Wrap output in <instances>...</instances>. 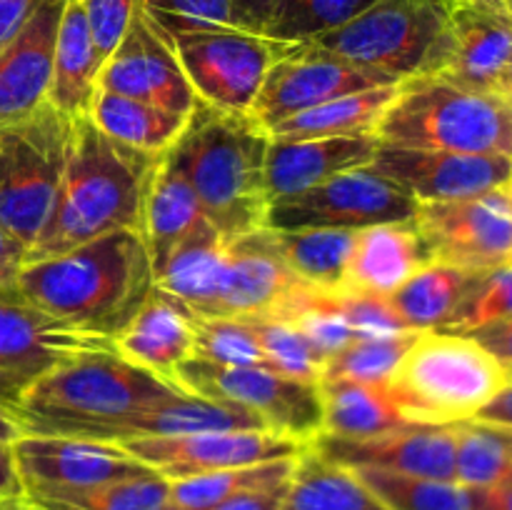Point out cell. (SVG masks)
<instances>
[{
  "mask_svg": "<svg viewBox=\"0 0 512 510\" xmlns=\"http://www.w3.org/2000/svg\"><path fill=\"white\" fill-rule=\"evenodd\" d=\"M160 155L118 143L90 115L73 118L63 180L48 223L28 250V263L115 230L143 233L145 200Z\"/></svg>",
  "mask_w": 512,
  "mask_h": 510,
  "instance_id": "1",
  "label": "cell"
},
{
  "mask_svg": "<svg viewBox=\"0 0 512 510\" xmlns=\"http://www.w3.org/2000/svg\"><path fill=\"white\" fill-rule=\"evenodd\" d=\"M155 290V268L140 230H115L53 258L30 260L18 293L35 308L115 340Z\"/></svg>",
  "mask_w": 512,
  "mask_h": 510,
  "instance_id": "2",
  "label": "cell"
},
{
  "mask_svg": "<svg viewBox=\"0 0 512 510\" xmlns=\"http://www.w3.org/2000/svg\"><path fill=\"white\" fill-rule=\"evenodd\" d=\"M183 393L178 383L130 363L115 348L78 355L38 380L13 420L25 435L110 443L133 415Z\"/></svg>",
  "mask_w": 512,
  "mask_h": 510,
  "instance_id": "3",
  "label": "cell"
},
{
  "mask_svg": "<svg viewBox=\"0 0 512 510\" xmlns=\"http://www.w3.org/2000/svg\"><path fill=\"white\" fill-rule=\"evenodd\" d=\"M270 133L250 113H230L198 98L183 133L168 148L225 240L265 228V155Z\"/></svg>",
  "mask_w": 512,
  "mask_h": 510,
  "instance_id": "4",
  "label": "cell"
},
{
  "mask_svg": "<svg viewBox=\"0 0 512 510\" xmlns=\"http://www.w3.org/2000/svg\"><path fill=\"white\" fill-rule=\"evenodd\" d=\"M375 135L400 148L512 158V100L500 90L418 75L398 83Z\"/></svg>",
  "mask_w": 512,
  "mask_h": 510,
  "instance_id": "5",
  "label": "cell"
},
{
  "mask_svg": "<svg viewBox=\"0 0 512 510\" xmlns=\"http://www.w3.org/2000/svg\"><path fill=\"white\" fill-rule=\"evenodd\" d=\"M508 380V368L470 335L420 330L385 388L408 423L453 425L478 418Z\"/></svg>",
  "mask_w": 512,
  "mask_h": 510,
  "instance_id": "6",
  "label": "cell"
},
{
  "mask_svg": "<svg viewBox=\"0 0 512 510\" xmlns=\"http://www.w3.org/2000/svg\"><path fill=\"white\" fill-rule=\"evenodd\" d=\"M453 0H375L350 23L308 40L388 83L440 75Z\"/></svg>",
  "mask_w": 512,
  "mask_h": 510,
  "instance_id": "7",
  "label": "cell"
},
{
  "mask_svg": "<svg viewBox=\"0 0 512 510\" xmlns=\"http://www.w3.org/2000/svg\"><path fill=\"white\" fill-rule=\"evenodd\" d=\"M73 118L50 103L30 118L0 130V225L25 248H33L50 218Z\"/></svg>",
  "mask_w": 512,
  "mask_h": 510,
  "instance_id": "8",
  "label": "cell"
},
{
  "mask_svg": "<svg viewBox=\"0 0 512 510\" xmlns=\"http://www.w3.org/2000/svg\"><path fill=\"white\" fill-rule=\"evenodd\" d=\"M173 383L198 398L248 410L273 433L305 443L323 433L318 383H303L270 368H228L200 358L180 363Z\"/></svg>",
  "mask_w": 512,
  "mask_h": 510,
  "instance_id": "9",
  "label": "cell"
},
{
  "mask_svg": "<svg viewBox=\"0 0 512 510\" xmlns=\"http://www.w3.org/2000/svg\"><path fill=\"white\" fill-rule=\"evenodd\" d=\"M418 200L373 165L345 170L298 195L270 200L265 228L363 230L403 223L418 213Z\"/></svg>",
  "mask_w": 512,
  "mask_h": 510,
  "instance_id": "10",
  "label": "cell"
},
{
  "mask_svg": "<svg viewBox=\"0 0 512 510\" xmlns=\"http://www.w3.org/2000/svg\"><path fill=\"white\" fill-rule=\"evenodd\" d=\"M168 38L195 95L230 113H250L270 65L288 48V43L238 28L185 30Z\"/></svg>",
  "mask_w": 512,
  "mask_h": 510,
  "instance_id": "11",
  "label": "cell"
},
{
  "mask_svg": "<svg viewBox=\"0 0 512 510\" xmlns=\"http://www.w3.org/2000/svg\"><path fill=\"white\" fill-rule=\"evenodd\" d=\"M110 348H115L113 340L35 308L18 290L0 293V408L13 415L25 393L50 370Z\"/></svg>",
  "mask_w": 512,
  "mask_h": 510,
  "instance_id": "12",
  "label": "cell"
},
{
  "mask_svg": "<svg viewBox=\"0 0 512 510\" xmlns=\"http://www.w3.org/2000/svg\"><path fill=\"white\" fill-rule=\"evenodd\" d=\"M415 223L433 263L473 273L512 263V203L505 188L453 203H420Z\"/></svg>",
  "mask_w": 512,
  "mask_h": 510,
  "instance_id": "13",
  "label": "cell"
},
{
  "mask_svg": "<svg viewBox=\"0 0 512 510\" xmlns=\"http://www.w3.org/2000/svg\"><path fill=\"white\" fill-rule=\"evenodd\" d=\"M380 85L395 83H388L380 75L368 73L310 43H288V48L270 65L250 115L265 130H270L290 115H298L340 95L360 93Z\"/></svg>",
  "mask_w": 512,
  "mask_h": 510,
  "instance_id": "14",
  "label": "cell"
},
{
  "mask_svg": "<svg viewBox=\"0 0 512 510\" xmlns=\"http://www.w3.org/2000/svg\"><path fill=\"white\" fill-rule=\"evenodd\" d=\"M15 463L28 498L63 490H83L153 473L123 445L63 435H20Z\"/></svg>",
  "mask_w": 512,
  "mask_h": 510,
  "instance_id": "15",
  "label": "cell"
},
{
  "mask_svg": "<svg viewBox=\"0 0 512 510\" xmlns=\"http://www.w3.org/2000/svg\"><path fill=\"white\" fill-rule=\"evenodd\" d=\"M98 90L145 100L185 118L198 103L173 43L143 8L135 13L128 33L100 68Z\"/></svg>",
  "mask_w": 512,
  "mask_h": 510,
  "instance_id": "16",
  "label": "cell"
},
{
  "mask_svg": "<svg viewBox=\"0 0 512 510\" xmlns=\"http://www.w3.org/2000/svg\"><path fill=\"white\" fill-rule=\"evenodd\" d=\"M120 445L163 478L180 480L215 470L298 458L310 443L273 430H218L180 438H138Z\"/></svg>",
  "mask_w": 512,
  "mask_h": 510,
  "instance_id": "17",
  "label": "cell"
},
{
  "mask_svg": "<svg viewBox=\"0 0 512 510\" xmlns=\"http://www.w3.org/2000/svg\"><path fill=\"white\" fill-rule=\"evenodd\" d=\"M373 168L408 190L418 203H453L508 188L512 158L445 150L400 148L380 143Z\"/></svg>",
  "mask_w": 512,
  "mask_h": 510,
  "instance_id": "18",
  "label": "cell"
},
{
  "mask_svg": "<svg viewBox=\"0 0 512 510\" xmlns=\"http://www.w3.org/2000/svg\"><path fill=\"white\" fill-rule=\"evenodd\" d=\"M285 265L273 230L258 228L228 240L223 290L213 318H275L308 290Z\"/></svg>",
  "mask_w": 512,
  "mask_h": 510,
  "instance_id": "19",
  "label": "cell"
},
{
  "mask_svg": "<svg viewBox=\"0 0 512 510\" xmlns=\"http://www.w3.org/2000/svg\"><path fill=\"white\" fill-rule=\"evenodd\" d=\"M310 448L343 468H373L418 478L455 480V425L408 423L373 438L315 435Z\"/></svg>",
  "mask_w": 512,
  "mask_h": 510,
  "instance_id": "20",
  "label": "cell"
},
{
  "mask_svg": "<svg viewBox=\"0 0 512 510\" xmlns=\"http://www.w3.org/2000/svg\"><path fill=\"white\" fill-rule=\"evenodd\" d=\"M512 55L508 0H453L445 33L443 78L480 90H500Z\"/></svg>",
  "mask_w": 512,
  "mask_h": 510,
  "instance_id": "21",
  "label": "cell"
},
{
  "mask_svg": "<svg viewBox=\"0 0 512 510\" xmlns=\"http://www.w3.org/2000/svg\"><path fill=\"white\" fill-rule=\"evenodd\" d=\"M65 0H40L28 23L0 48V130L50 103L55 38Z\"/></svg>",
  "mask_w": 512,
  "mask_h": 510,
  "instance_id": "22",
  "label": "cell"
},
{
  "mask_svg": "<svg viewBox=\"0 0 512 510\" xmlns=\"http://www.w3.org/2000/svg\"><path fill=\"white\" fill-rule=\"evenodd\" d=\"M380 148L378 135L348 138L275 140L270 138L265 155V188L268 198H288L325 183L345 170L373 163Z\"/></svg>",
  "mask_w": 512,
  "mask_h": 510,
  "instance_id": "23",
  "label": "cell"
},
{
  "mask_svg": "<svg viewBox=\"0 0 512 510\" xmlns=\"http://www.w3.org/2000/svg\"><path fill=\"white\" fill-rule=\"evenodd\" d=\"M113 345L130 363L173 380L175 368L195 353V310L155 285Z\"/></svg>",
  "mask_w": 512,
  "mask_h": 510,
  "instance_id": "24",
  "label": "cell"
},
{
  "mask_svg": "<svg viewBox=\"0 0 512 510\" xmlns=\"http://www.w3.org/2000/svg\"><path fill=\"white\" fill-rule=\"evenodd\" d=\"M428 263H433V255L415 218L363 228L350 253L348 288L388 298Z\"/></svg>",
  "mask_w": 512,
  "mask_h": 510,
  "instance_id": "25",
  "label": "cell"
},
{
  "mask_svg": "<svg viewBox=\"0 0 512 510\" xmlns=\"http://www.w3.org/2000/svg\"><path fill=\"white\" fill-rule=\"evenodd\" d=\"M100 68L103 63L90 35L83 0H65L58 38H55L50 105L68 118L88 115L95 90H98Z\"/></svg>",
  "mask_w": 512,
  "mask_h": 510,
  "instance_id": "26",
  "label": "cell"
},
{
  "mask_svg": "<svg viewBox=\"0 0 512 510\" xmlns=\"http://www.w3.org/2000/svg\"><path fill=\"white\" fill-rule=\"evenodd\" d=\"M205 220L208 218H205L198 193L165 150L155 168L153 183H150L143 218V238L155 273L163 268L170 253Z\"/></svg>",
  "mask_w": 512,
  "mask_h": 510,
  "instance_id": "27",
  "label": "cell"
},
{
  "mask_svg": "<svg viewBox=\"0 0 512 510\" xmlns=\"http://www.w3.org/2000/svg\"><path fill=\"white\" fill-rule=\"evenodd\" d=\"M218 430H268L253 413L235 405L215 403L190 393H178L125 420L113 433L110 443L120 445L138 438H180Z\"/></svg>",
  "mask_w": 512,
  "mask_h": 510,
  "instance_id": "28",
  "label": "cell"
},
{
  "mask_svg": "<svg viewBox=\"0 0 512 510\" xmlns=\"http://www.w3.org/2000/svg\"><path fill=\"white\" fill-rule=\"evenodd\" d=\"M228 240L210 220L195 228L155 273V285L175 295L198 315H208L223 290Z\"/></svg>",
  "mask_w": 512,
  "mask_h": 510,
  "instance_id": "29",
  "label": "cell"
},
{
  "mask_svg": "<svg viewBox=\"0 0 512 510\" xmlns=\"http://www.w3.org/2000/svg\"><path fill=\"white\" fill-rule=\"evenodd\" d=\"M280 510H390L350 468L330 463L313 448L295 460Z\"/></svg>",
  "mask_w": 512,
  "mask_h": 510,
  "instance_id": "30",
  "label": "cell"
},
{
  "mask_svg": "<svg viewBox=\"0 0 512 510\" xmlns=\"http://www.w3.org/2000/svg\"><path fill=\"white\" fill-rule=\"evenodd\" d=\"M323 433L333 438H373L408 425L385 385L358 383L348 378H320Z\"/></svg>",
  "mask_w": 512,
  "mask_h": 510,
  "instance_id": "31",
  "label": "cell"
},
{
  "mask_svg": "<svg viewBox=\"0 0 512 510\" xmlns=\"http://www.w3.org/2000/svg\"><path fill=\"white\" fill-rule=\"evenodd\" d=\"M398 85L360 90L320 103L298 115L280 120L268 130L275 140L348 138V135H375L385 110L393 103Z\"/></svg>",
  "mask_w": 512,
  "mask_h": 510,
  "instance_id": "32",
  "label": "cell"
},
{
  "mask_svg": "<svg viewBox=\"0 0 512 510\" xmlns=\"http://www.w3.org/2000/svg\"><path fill=\"white\" fill-rule=\"evenodd\" d=\"M478 275L448 263H428L388 300L408 330H440L460 308Z\"/></svg>",
  "mask_w": 512,
  "mask_h": 510,
  "instance_id": "33",
  "label": "cell"
},
{
  "mask_svg": "<svg viewBox=\"0 0 512 510\" xmlns=\"http://www.w3.org/2000/svg\"><path fill=\"white\" fill-rule=\"evenodd\" d=\"M270 230V228H268ZM358 230L300 228L273 230L285 265L298 280L318 290L348 288V265Z\"/></svg>",
  "mask_w": 512,
  "mask_h": 510,
  "instance_id": "34",
  "label": "cell"
},
{
  "mask_svg": "<svg viewBox=\"0 0 512 510\" xmlns=\"http://www.w3.org/2000/svg\"><path fill=\"white\" fill-rule=\"evenodd\" d=\"M88 115L105 135L118 143L155 155L165 153L188 123L185 115L168 113L153 103L108 90H95Z\"/></svg>",
  "mask_w": 512,
  "mask_h": 510,
  "instance_id": "35",
  "label": "cell"
},
{
  "mask_svg": "<svg viewBox=\"0 0 512 510\" xmlns=\"http://www.w3.org/2000/svg\"><path fill=\"white\" fill-rule=\"evenodd\" d=\"M295 460L298 458L270 460V463L215 470V473H200L190 475V478L170 480L168 508L208 510L213 508V505H220L225 503V500L235 498V495L288 483L290 475H293Z\"/></svg>",
  "mask_w": 512,
  "mask_h": 510,
  "instance_id": "36",
  "label": "cell"
},
{
  "mask_svg": "<svg viewBox=\"0 0 512 510\" xmlns=\"http://www.w3.org/2000/svg\"><path fill=\"white\" fill-rule=\"evenodd\" d=\"M455 425V480L483 490L512 480V433L483 420Z\"/></svg>",
  "mask_w": 512,
  "mask_h": 510,
  "instance_id": "37",
  "label": "cell"
},
{
  "mask_svg": "<svg viewBox=\"0 0 512 510\" xmlns=\"http://www.w3.org/2000/svg\"><path fill=\"white\" fill-rule=\"evenodd\" d=\"M170 480L160 473H145L138 478L115 480L83 490L35 495L40 510H165L168 508Z\"/></svg>",
  "mask_w": 512,
  "mask_h": 510,
  "instance_id": "38",
  "label": "cell"
},
{
  "mask_svg": "<svg viewBox=\"0 0 512 510\" xmlns=\"http://www.w3.org/2000/svg\"><path fill=\"white\" fill-rule=\"evenodd\" d=\"M355 473L390 510H473V488H465L458 480L418 478L373 468H355Z\"/></svg>",
  "mask_w": 512,
  "mask_h": 510,
  "instance_id": "39",
  "label": "cell"
},
{
  "mask_svg": "<svg viewBox=\"0 0 512 510\" xmlns=\"http://www.w3.org/2000/svg\"><path fill=\"white\" fill-rule=\"evenodd\" d=\"M375 0H280L265 35L280 43H308L358 18Z\"/></svg>",
  "mask_w": 512,
  "mask_h": 510,
  "instance_id": "40",
  "label": "cell"
},
{
  "mask_svg": "<svg viewBox=\"0 0 512 510\" xmlns=\"http://www.w3.org/2000/svg\"><path fill=\"white\" fill-rule=\"evenodd\" d=\"M193 358L228 368H268L263 348L243 318H213L195 313Z\"/></svg>",
  "mask_w": 512,
  "mask_h": 510,
  "instance_id": "41",
  "label": "cell"
},
{
  "mask_svg": "<svg viewBox=\"0 0 512 510\" xmlns=\"http://www.w3.org/2000/svg\"><path fill=\"white\" fill-rule=\"evenodd\" d=\"M418 333L420 330H408V333L393 335V338L353 340L328 360L323 378H348L358 380V383L385 385L413 345V340L418 338Z\"/></svg>",
  "mask_w": 512,
  "mask_h": 510,
  "instance_id": "42",
  "label": "cell"
},
{
  "mask_svg": "<svg viewBox=\"0 0 512 510\" xmlns=\"http://www.w3.org/2000/svg\"><path fill=\"white\" fill-rule=\"evenodd\" d=\"M253 328L260 348L265 353V363L270 370L303 383H318L323 378L325 363L315 355L308 340L288 320L280 318H243Z\"/></svg>",
  "mask_w": 512,
  "mask_h": 510,
  "instance_id": "43",
  "label": "cell"
},
{
  "mask_svg": "<svg viewBox=\"0 0 512 510\" xmlns=\"http://www.w3.org/2000/svg\"><path fill=\"white\" fill-rule=\"evenodd\" d=\"M512 318V263L485 270L475 278L453 318L443 325V333L475 335L480 330Z\"/></svg>",
  "mask_w": 512,
  "mask_h": 510,
  "instance_id": "44",
  "label": "cell"
},
{
  "mask_svg": "<svg viewBox=\"0 0 512 510\" xmlns=\"http://www.w3.org/2000/svg\"><path fill=\"white\" fill-rule=\"evenodd\" d=\"M140 8L168 35L208 28L248 30L233 0H143Z\"/></svg>",
  "mask_w": 512,
  "mask_h": 510,
  "instance_id": "45",
  "label": "cell"
},
{
  "mask_svg": "<svg viewBox=\"0 0 512 510\" xmlns=\"http://www.w3.org/2000/svg\"><path fill=\"white\" fill-rule=\"evenodd\" d=\"M338 303L355 340L393 338V335L408 333V328L398 318V313H395L385 295L358 288H343L338 290Z\"/></svg>",
  "mask_w": 512,
  "mask_h": 510,
  "instance_id": "46",
  "label": "cell"
},
{
  "mask_svg": "<svg viewBox=\"0 0 512 510\" xmlns=\"http://www.w3.org/2000/svg\"><path fill=\"white\" fill-rule=\"evenodd\" d=\"M140 5L143 0H83L85 18H88L100 63H105L108 55L118 48Z\"/></svg>",
  "mask_w": 512,
  "mask_h": 510,
  "instance_id": "47",
  "label": "cell"
},
{
  "mask_svg": "<svg viewBox=\"0 0 512 510\" xmlns=\"http://www.w3.org/2000/svg\"><path fill=\"white\" fill-rule=\"evenodd\" d=\"M28 263V248L0 225V293L18 290V275Z\"/></svg>",
  "mask_w": 512,
  "mask_h": 510,
  "instance_id": "48",
  "label": "cell"
},
{
  "mask_svg": "<svg viewBox=\"0 0 512 510\" xmlns=\"http://www.w3.org/2000/svg\"><path fill=\"white\" fill-rule=\"evenodd\" d=\"M285 485L288 483L273 485V488L250 490V493L235 495V498L225 500V503L220 505H213V508L208 510H280V503H283V495H285Z\"/></svg>",
  "mask_w": 512,
  "mask_h": 510,
  "instance_id": "49",
  "label": "cell"
},
{
  "mask_svg": "<svg viewBox=\"0 0 512 510\" xmlns=\"http://www.w3.org/2000/svg\"><path fill=\"white\" fill-rule=\"evenodd\" d=\"M38 5L40 0H0V48L15 38Z\"/></svg>",
  "mask_w": 512,
  "mask_h": 510,
  "instance_id": "50",
  "label": "cell"
},
{
  "mask_svg": "<svg viewBox=\"0 0 512 510\" xmlns=\"http://www.w3.org/2000/svg\"><path fill=\"white\" fill-rule=\"evenodd\" d=\"M470 338H475L483 348H488L512 375V318L498 325H490V328L480 330V333L470 335Z\"/></svg>",
  "mask_w": 512,
  "mask_h": 510,
  "instance_id": "51",
  "label": "cell"
},
{
  "mask_svg": "<svg viewBox=\"0 0 512 510\" xmlns=\"http://www.w3.org/2000/svg\"><path fill=\"white\" fill-rule=\"evenodd\" d=\"M250 33L265 35L280 0H233Z\"/></svg>",
  "mask_w": 512,
  "mask_h": 510,
  "instance_id": "52",
  "label": "cell"
},
{
  "mask_svg": "<svg viewBox=\"0 0 512 510\" xmlns=\"http://www.w3.org/2000/svg\"><path fill=\"white\" fill-rule=\"evenodd\" d=\"M25 495L23 480H20L18 463H15L13 443L0 440V500Z\"/></svg>",
  "mask_w": 512,
  "mask_h": 510,
  "instance_id": "53",
  "label": "cell"
},
{
  "mask_svg": "<svg viewBox=\"0 0 512 510\" xmlns=\"http://www.w3.org/2000/svg\"><path fill=\"white\" fill-rule=\"evenodd\" d=\"M475 420L498 425V428H505L512 433V375L508 383H505V388L480 410V415Z\"/></svg>",
  "mask_w": 512,
  "mask_h": 510,
  "instance_id": "54",
  "label": "cell"
},
{
  "mask_svg": "<svg viewBox=\"0 0 512 510\" xmlns=\"http://www.w3.org/2000/svg\"><path fill=\"white\" fill-rule=\"evenodd\" d=\"M473 510H512V480L495 488L473 490Z\"/></svg>",
  "mask_w": 512,
  "mask_h": 510,
  "instance_id": "55",
  "label": "cell"
},
{
  "mask_svg": "<svg viewBox=\"0 0 512 510\" xmlns=\"http://www.w3.org/2000/svg\"><path fill=\"white\" fill-rule=\"evenodd\" d=\"M20 428L18 423L13 420V415L5 413L3 408H0V440H8V443H15V440L20 438Z\"/></svg>",
  "mask_w": 512,
  "mask_h": 510,
  "instance_id": "56",
  "label": "cell"
},
{
  "mask_svg": "<svg viewBox=\"0 0 512 510\" xmlns=\"http://www.w3.org/2000/svg\"><path fill=\"white\" fill-rule=\"evenodd\" d=\"M0 510H40L33 500H28L25 495H18V498H5L0 500Z\"/></svg>",
  "mask_w": 512,
  "mask_h": 510,
  "instance_id": "57",
  "label": "cell"
},
{
  "mask_svg": "<svg viewBox=\"0 0 512 510\" xmlns=\"http://www.w3.org/2000/svg\"><path fill=\"white\" fill-rule=\"evenodd\" d=\"M500 93L508 95L512 100V55L508 60V65H505V73H503V80H500Z\"/></svg>",
  "mask_w": 512,
  "mask_h": 510,
  "instance_id": "58",
  "label": "cell"
},
{
  "mask_svg": "<svg viewBox=\"0 0 512 510\" xmlns=\"http://www.w3.org/2000/svg\"><path fill=\"white\" fill-rule=\"evenodd\" d=\"M505 190H508V198H510V203H512V180H510L508 188H505Z\"/></svg>",
  "mask_w": 512,
  "mask_h": 510,
  "instance_id": "59",
  "label": "cell"
},
{
  "mask_svg": "<svg viewBox=\"0 0 512 510\" xmlns=\"http://www.w3.org/2000/svg\"><path fill=\"white\" fill-rule=\"evenodd\" d=\"M508 5H510V10H512V0H508Z\"/></svg>",
  "mask_w": 512,
  "mask_h": 510,
  "instance_id": "60",
  "label": "cell"
}]
</instances>
